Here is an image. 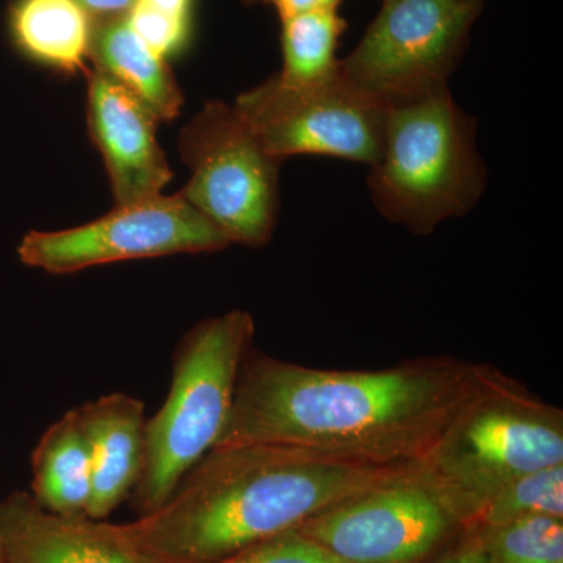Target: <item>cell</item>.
Wrapping results in <instances>:
<instances>
[{"mask_svg": "<svg viewBox=\"0 0 563 563\" xmlns=\"http://www.w3.org/2000/svg\"><path fill=\"white\" fill-rule=\"evenodd\" d=\"M488 368L426 357L350 372L247 352L217 446L280 444L366 465H422Z\"/></svg>", "mask_w": 563, "mask_h": 563, "instance_id": "cell-1", "label": "cell"}, {"mask_svg": "<svg viewBox=\"0 0 563 563\" xmlns=\"http://www.w3.org/2000/svg\"><path fill=\"white\" fill-rule=\"evenodd\" d=\"M420 466L366 465L280 444L217 446L158 509L113 529L143 563H210Z\"/></svg>", "mask_w": 563, "mask_h": 563, "instance_id": "cell-2", "label": "cell"}, {"mask_svg": "<svg viewBox=\"0 0 563 563\" xmlns=\"http://www.w3.org/2000/svg\"><path fill=\"white\" fill-rule=\"evenodd\" d=\"M485 185L476 121L448 88L388 107L383 150L368 176L369 196L385 220L429 235L472 211Z\"/></svg>", "mask_w": 563, "mask_h": 563, "instance_id": "cell-3", "label": "cell"}, {"mask_svg": "<svg viewBox=\"0 0 563 563\" xmlns=\"http://www.w3.org/2000/svg\"><path fill=\"white\" fill-rule=\"evenodd\" d=\"M250 312L232 310L199 322L174 357L172 388L144 426V459L133 506L158 509L203 455L220 442L254 339Z\"/></svg>", "mask_w": 563, "mask_h": 563, "instance_id": "cell-4", "label": "cell"}, {"mask_svg": "<svg viewBox=\"0 0 563 563\" xmlns=\"http://www.w3.org/2000/svg\"><path fill=\"white\" fill-rule=\"evenodd\" d=\"M562 463V410L490 366L422 466L470 531L495 493L523 474Z\"/></svg>", "mask_w": 563, "mask_h": 563, "instance_id": "cell-5", "label": "cell"}, {"mask_svg": "<svg viewBox=\"0 0 563 563\" xmlns=\"http://www.w3.org/2000/svg\"><path fill=\"white\" fill-rule=\"evenodd\" d=\"M180 157L190 180L179 192L231 244L272 242L282 161L269 154L235 106L210 101L184 129Z\"/></svg>", "mask_w": 563, "mask_h": 563, "instance_id": "cell-6", "label": "cell"}, {"mask_svg": "<svg viewBox=\"0 0 563 563\" xmlns=\"http://www.w3.org/2000/svg\"><path fill=\"white\" fill-rule=\"evenodd\" d=\"M296 531L339 563H431L468 529L421 465L333 504Z\"/></svg>", "mask_w": 563, "mask_h": 563, "instance_id": "cell-7", "label": "cell"}, {"mask_svg": "<svg viewBox=\"0 0 563 563\" xmlns=\"http://www.w3.org/2000/svg\"><path fill=\"white\" fill-rule=\"evenodd\" d=\"M481 11L477 0H383L342 73L387 107L446 90Z\"/></svg>", "mask_w": 563, "mask_h": 563, "instance_id": "cell-8", "label": "cell"}, {"mask_svg": "<svg viewBox=\"0 0 563 563\" xmlns=\"http://www.w3.org/2000/svg\"><path fill=\"white\" fill-rule=\"evenodd\" d=\"M269 154L322 155L372 166L383 150L387 106L340 73L318 84L272 79L243 92L233 103Z\"/></svg>", "mask_w": 563, "mask_h": 563, "instance_id": "cell-9", "label": "cell"}, {"mask_svg": "<svg viewBox=\"0 0 563 563\" xmlns=\"http://www.w3.org/2000/svg\"><path fill=\"white\" fill-rule=\"evenodd\" d=\"M228 246L224 233L177 192L114 207L106 217L68 231L27 233L18 255L31 268L70 274L107 263Z\"/></svg>", "mask_w": 563, "mask_h": 563, "instance_id": "cell-10", "label": "cell"}, {"mask_svg": "<svg viewBox=\"0 0 563 563\" xmlns=\"http://www.w3.org/2000/svg\"><path fill=\"white\" fill-rule=\"evenodd\" d=\"M157 124L131 92L92 69L88 76V128L106 163L114 207L161 196L173 179L158 144Z\"/></svg>", "mask_w": 563, "mask_h": 563, "instance_id": "cell-11", "label": "cell"}, {"mask_svg": "<svg viewBox=\"0 0 563 563\" xmlns=\"http://www.w3.org/2000/svg\"><path fill=\"white\" fill-rule=\"evenodd\" d=\"M0 555L2 563H143L113 525L52 514L25 492L0 503Z\"/></svg>", "mask_w": 563, "mask_h": 563, "instance_id": "cell-12", "label": "cell"}, {"mask_svg": "<svg viewBox=\"0 0 563 563\" xmlns=\"http://www.w3.org/2000/svg\"><path fill=\"white\" fill-rule=\"evenodd\" d=\"M77 409L91 455L92 493L87 517L102 521L139 483L144 459V404L118 391Z\"/></svg>", "mask_w": 563, "mask_h": 563, "instance_id": "cell-13", "label": "cell"}, {"mask_svg": "<svg viewBox=\"0 0 563 563\" xmlns=\"http://www.w3.org/2000/svg\"><path fill=\"white\" fill-rule=\"evenodd\" d=\"M88 58L95 69L139 99L158 122L180 113L184 96L173 70L136 36L128 20L92 22Z\"/></svg>", "mask_w": 563, "mask_h": 563, "instance_id": "cell-14", "label": "cell"}, {"mask_svg": "<svg viewBox=\"0 0 563 563\" xmlns=\"http://www.w3.org/2000/svg\"><path fill=\"white\" fill-rule=\"evenodd\" d=\"M32 474L31 495L43 509L63 517H87L91 455L79 409L69 410L43 433L33 450Z\"/></svg>", "mask_w": 563, "mask_h": 563, "instance_id": "cell-15", "label": "cell"}, {"mask_svg": "<svg viewBox=\"0 0 563 563\" xmlns=\"http://www.w3.org/2000/svg\"><path fill=\"white\" fill-rule=\"evenodd\" d=\"M9 27L14 46L31 60L63 73L85 69L92 20L76 0H14Z\"/></svg>", "mask_w": 563, "mask_h": 563, "instance_id": "cell-16", "label": "cell"}, {"mask_svg": "<svg viewBox=\"0 0 563 563\" xmlns=\"http://www.w3.org/2000/svg\"><path fill=\"white\" fill-rule=\"evenodd\" d=\"M280 25L282 69L276 74L280 84H318L340 73L336 51L347 22L339 11L298 14L282 20Z\"/></svg>", "mask_w": 563, "mask_h": 563, "instance_id": "cell-17", "label": "cell"}, {"mask_svg": "<svg viewBox=\"0 0 563 563\" xmlns=\"http://www.w3.org/2000/svg\"><path fill=\"white\" fill-rule=\"evenodd\" d=\"M540 515L563 520V463L523 474L495 493L470 531Z\"/></svg>", "mask_w": 563, "mask_h": 563, "instance_id": "cell-18", "label": "cell"}, {"mask_svg": "<svg viewBox=\"0 0 563 563\" xmlns=\"http://www.w3.org/2000/svg\"><path fill=\"white\" fill-rule=\"evenodd\" d=\"M487 563H563V520L526 517L474 529Z\"/></svg>", "mask_w": 563, "mask_h": 563, "instance_id": "cell-19", "label": "cell"}, {"mask_svg": "<svg viewBox=\"0 0 563 563\" xmlns=\"http://www.w3.org/2000/svg\"><path fill=\"white\" fill-rule=\"evenodd\" d=\"M210 563H339L301 532L288 531Z\"/></svg>", "mask_w": 563, "mask_h": 563, "instance_id": "cell-20", "label": "cell"}, {"mask_svg": "<svg viewBox=\"0 0 563 563\" xmlns=\"http://www.w3.org/2000/svg\"><path fill=\"white\" fill-rule=\"evenodd\" d=\"M125 20L136 36L165 60L184 49L190 38L191 20L169 16L140 3H133Z\"/></svg>", "mask_w": 563, "mask_h": 563, "instance_id": "cell-21", "label": "cell"}, {"mask_svg": "<svg viewBox=\"0 0 563 563\" xmlns=\"http://www.w3.org/2000/svg\"><path fill=\"white\" fill-rule=\"evenodd\" d=\"M431 563H487V558L479 536L474 531H466Z\"/></svg>", "mask_w": 563, "mask_h": 563, "instance_id": "cell-22", "label": "cell"}, {"mask_svg": "<svg viewBox=\"0 0 563 563\" xmlns=\"http://www.w3.org/2000/svg\"><path fill=\"white\" fill-rule=\"evenodd\" d=\"M342 2L343 0H265V3L276 9L280 21L314 11H339Z\"/></svg>", "mask_w": 563, "mask_h": 563, "instance_id": "cell-23", "label": "cell"}, {"mask_svg": "<svg viewBox=\"0 0 563 563\" xmlns=\"http://www.w3.org/2000/svg\"><path fill=\"white\" fill-rule=\"evenodd\" d=\"M92 22L128 16L135 0H76Z\"/></svg>", "mask_w": 563, "mask_h": 563, "instance_id": "cell-24", "label": "cell"}, {"mask_svg": "<svg viewBox=\"0 0 563 563\" xmlns=\"http://www.w3.org/2000/svg\"><path fill=\"white\" fill-rule=\"evenodd\" d=\"M133 3L147 7L180 20H191L192 0H135Z\"/></svg>", "mask_w": 563, "mask_h": 563, "instance_id": "cell-25", "label": "cell"}, {"mask_svg": "<svg viewBox=\"0 0 563 563\" xmlns=\"http://www.w3.org/2000/svg\"><path fill=\"white\" fill-rule=\"evenodd\" d=\"M247 5H254V3H265V0H244Z\"/></svg>", "mask_w": 563, "mask_h": 563, "instance_id": "cell-26", "label": "cell"}, {"mask_svg": "<svg viewBox=\"0 0 563 563\" xmlns=\"http://www.w3.org/2000/svg\"><path fill=\"white\" fill-rule=\"evenodd\" d=\"M0 563H2V555H0Z\"/></svg>", "mask_w": 563, "mask_h": 563, "instance_id": "cell-27", "label": "cell"}, {"mask_svg": "<svg viewBox=\"0 0 563 563\" xmlns=\"http://www.w3.org/2000/svg\"><path fill=\"white\" fill-rule=\"evenodd\" d=\"M477 2H483V0H477Z\"/></svg>", "mask_w": 563, "mask_h": 563, "instance_id": "cell-28", "label": "cell"}]
</instances>
